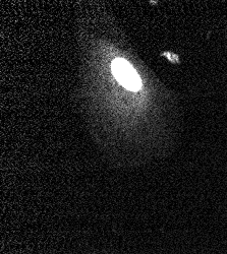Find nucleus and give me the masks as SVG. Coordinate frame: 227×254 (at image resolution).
<instances>
[{
    "label": "nucleus",
    "mask_w": 227,
    "mask_h": 254,
    "mask_svg": "<svg viewBox=\"0 0 227 254\" xmlns=\"http://www.w3.org/2000/svg\"><path fill=\"white\" fill-rule=\"evenodd\" d=\"M112 73L122 87L131 91L140 90L142 82L134 67L125 59H115L112 62Z\"/></svg>",
    "instance_id": "f257e3e1"
}]
</instances>
